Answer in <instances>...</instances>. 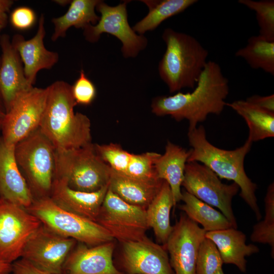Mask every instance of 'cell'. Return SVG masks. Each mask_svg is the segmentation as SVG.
<instances>
[{
    "label": "cell",
    "mask_w": 274,
    "mask_h": 274,
    "mask_svg": "<svg viewBox=\"0 0 274 274\" xmlns=\"http://www.w3.org/2000/svg\"><path fill=\"white\" fill-rule=\"evenodd\" d=\"M193 90L156 97L151 104L152 113L158 116L169 115L177 121L186 119L190 131L204 121L209 115L220 114L226 106L228 80L214 61H208Z\"/></svg>",
    "instance_id": "obj_1"
},
{
    "label": "cell",
    "mask_w": 274,
    "mask_h": 274,
    "mask_svg": "<svg viewBox=\"0 0 274 274\" xmlns=\"http://www.w3.org/2000/svg\"><path fill=\"white\" fill-rule=\"evenodd\" d=\"M46 108L39 128L55 150L77 149L91 143V122L74 111L77 104L72 86L57 81L48 86Z\"/></svg>",
    "instance_id": "obj_2"
},
{
    "label": "cell",
    "mask_w": 274,
    "mask_h": 274,
    "mask_svg": "<svg viewBox=\"0 0 274 274\" xmlns=\"http://www.w3.org/2000/svg\"><path fill=\"white\" fill-rule=\"evenodd\" d=\"M188 138L191 149L187 162H201L220 179L233 181L239 188V196L254 212L256 219L260 220L262 215L255 194L257 186L248 177L244 168L245 158L253 142L247 139L242 146L235 149H222L209 142L202 125L188 131Z\"/></svg>",
    "instance_id": "obj_3"
},
{
    "label": "cell",
    "mask_w": 274,
    "mask_h": 274,
    "mask_svg": "<svg viewBox=\"0 0 274 274\" xmlns=\"http://www.w3.org/2000/svg\"><path fill=\"white\" fill-rule=\"evenodd\" d=\"M162 38L166 50L158 65L161 79L170 93L193 89L208 62V51L194 37L170 28L164 30Z\"/></svg>",
    "instance_id": "obj_4"
},
{
    "label": "cell",
    "mask_w": 274,
    "mask_h": 274,
    "mask_svg": "<svg viewBox=\"0 0 274 274\" xmlns=\"http://www.w3.org/2000/svg\"><path fill=\"white\" fill-rule=\"evenodd\" d=\"M55 178L64 179L72 189L94 192L108 185L111 168L92 143L66 150H55Z\"/></svg>",
    "instance_id": "obj_5"
},
{
    "label": "cell",
    "mask_w": 274,
    "mask_h": 274,
    "mask_svg": "<svg viewBox=\"0 0 274 274\" xmlns=\"http://www.w3.org/2000/svg\"><path fill=\"white\" fill-rule=\"evenodd\" d=\"M18 166L35 198L50 196L55 177V149L39 128L15 145Z\"/></svg>",
    "instance_id": "obj_6"
},
{
    "label": "cell",
    "mask_w": 274,
    "mask_h": 274,
    "mask_svg": "<svg viewBox=\"0 0 274 274\" xmlns=\"http://www.w3.org/2000/svg\"><path fill=\"white\" fill-rule=\"evenodd\" d=\"M26 209L53 231L78 243L94 246L114 241L98 223L61 208L50 196L35 198Z\"/></svg>",
    "instance_id": "obj_7"
},
{
    "label": "cell",
    "mask_w": 274,
    "mask_h": 274,
    "mask_svg": "<svg viewBox=\"0 0 274 274\" xmlns=\"http://www.w3.org/2000/svg\"><path fill=\"white\" fill-rule=\"evenodd\" d=\"M182 186L185 190L202 201L218 208L237 229L232 201L239 188L234 182L223 183L211 169L196 161L186 164Z\"/></svg>",
    "instance_id": "obj_8"
},
{
    "label": "cell",
    "mask_w": 274,
    "mask_h": 274,
    "mask_svg": "<svg viewBox=\"0 0 274 274\" xmlns=\"http://www.w3.org/2000/svg\"><path fill=\"white\" fill-rule=\"evenodd\" d=\"M48 89L32 87L19 94L2 122V138L15 145L39 128L46 106Z\"/></svg>",
    "instance_id": "obj_9"
},
{
    "label": "cell",
    "mask_w": 274,
    "mask_h": 274,
    "mask_svg": "<svg viewBox=\"0 0 274 274\" xmlns=\"http://www.w3.org/2000/svg\"><path fill=\"white\" fill-rule=\"evenodd\" d=\"M146 210L128 203L108 188L96 222L120 243L139 240L149 228Z\"/></svg>",
    "instance_id": "obj_10"
},
{
    "label": "cell",
    "mask_w": 274,
    "mask_h": 274,
    "mask_svg": "<svg viewBox=\"0 0 274 274\" xmlns=\"http://www.w3.org/2000/svg\"><path fill=\"white\" fill-rule=\"evenodd\" d=\"M41 225L25 208L0 197V262L12 264L21 257L28 240Z\"/></svg>",
    "instance_id": "obj_11"
},
{
    "label": "cell",
    "mask_w": 274,
    "mask_h": 274,
    "mask_svg": "<svg viewBox=\"0 0 274 274\" xmlns=\"http://www.w3.org/2000/svg\"><path fill=\"white\" fill-rule=\"evenodd\" d=\"M128 2L125 1L117 6H111L100 1L96 9L100 17L95 25H89L83 29L86 39L95 43L102 33H107L121 42V50L124 57L138 55L146 48L147 40L143 35L137 34L128 23L126 9Z\"/></svg>",
    "instance_id": "obj_12"
},
{
    "label": "cell",
    "mask_w": 274,
    "mask_h": 274,
    "mask_svg": "<svg viewBox=\"0 0 274 274\" xmlns=\"http://www.w3.org/2000/svg\"><path fill=\"white\" fill-rule=\"evenodd\" d=\"M77 243L42 223L28 240L21 257L41 270L62 274L64 263Z\"/></svg>",
    "instance_id": "obj_13"
},
{
    "label": "cell",
    "mask_w": 274,
    "mask_h": 274,
    "mask_svg": "<svg viewBox=\"0 0 274 274\" xmlns=\"http://www.w3.org/2000/svg\"><path fill=\"white\" fill-rule=\"evenodd\" d=\"M121 244V252L117 262L114 263L123 274H174L163 245L147 236Z\"/></svg>",
    "instance_id": "obj_14"
},
{
    "label": "cell",
    "mask_w": 274,
    "mask_h": 274,
    "mask_svg": "<svg viewBox=\"0 0 274 274\" xmlns=\"http://www.w3.org/2000/svg\"><path fill=\"white\" fill-rule=\"evenodd\" d=\"M207 231L184 213L176 221L166 244L174 274H196V263L200 244Z\"/></svg>",
    "instance_id": "obj_15"
},
{
    "label": "cell",
    "mask_w": 274,
    "mask_h": 274,
    "mask_svg": "<svg viewBox=\"0 0 274 274\" xmlns=\"http://www.w3.org/2000/svg\"><path fill=\"white\" fill-rule=\"evenodd\" d=\"M114 241L94 246L79 243L63 266L62 274H123L115 266Z\"/></svg>",
    "instance_id": "obj_16"
},
{
    "label": "cell",
    "mask_w": 274,
    "mask_h": 274,
    "mask_svg": "<svg viewBox=\"0 0 274 274\" xmlns=\"http://www.w3.org/2000/svg\"><path fill=\"white\" fill-rule=\"evenodd\" d=\"M45 19L42 14L36 35L29 40H25L20 35H15L12 45L17 51L23 63L25 78L31 85L35 83L37 73L42 69H50L58 61L57 53L47 50L44 44L46 31Z\"/></svg>",
    "instance_id": "obj_17"
},
{
    "label": "cell",
    "mask_w": 274,
    "mask_h": 274,
    "mask_svg": "<svg viewBox=\"0 0 274 274\" xmlns=\"http://www.w3.org/2000/svg\"><path fill=\"white\" fill-rule=\"evenodd\" d=\"M0 197L25 209L34 200L31 191L17 163L15 145L0 137Z\"/></svg>",
    "instance_id": "obj_18"
},
{
    "label": "cell",
    "mask_w": 274,
    "mask_h": 274,
    "mask_svg": "<svg viewBox=\"0 0 274 274\" xmlns=\"http://www.w3.org/2000/svg\"><path fill=\"white\" fill-rule=\"evenodd\" d=\"M109 188V185L94 192H84L70 188L61 178H55L50 197L61 208L96 222Z\"/></svg>",
    "instance_id": "obj_19"
},
{
    "label": "cell",
    "mask_w": 274,
    "mask_h": 274,
    "mask_svg": "<svg viewBox=\"0 0 274 274\" xmlns=\"http://www.w3.org/2000/svg\"><path fill=\"white\" fill-rule=\"evenodd\" d=\"M1 44L0 94L6 112L19 94L33 86L26 80L20 57L7 36L3 37Z\"/></svg>",
    "instance_id": "obj_20"
},
{
    "label": "cell",
    "mask_w": 274,
    "mask_h": 274,
    "mask_svg": "<svg viewBox=\"0 0 274 274\" xmlns=\"http://www.w3.org/2000/svg\"><path fill=\"white\" fill-rule=\"evenodd\" d=\"M205 237L216 245L223 264L235 265L243 272L246 271L245 257L259 252L253 244H246V234L234 228L207 232Z\"/></svg>",
    "instance_id": "obj_21"
},
{
    "label": "cell",
    "mask_w": 274,
    "mask_h": 274,
    "mask_svg": "<svg viewBox=\"0 0 274 274\" xmlns=\"http://www.w3.org/2000/svg\"><path fill=\"white\" fill-rule=\"evenodd\" d=\"M190 151L167 141L165 152L157 158L154 169L158 179L166 181L173 194L174 207L182 199L181 187Z\"/></svg>",
    "instance_id": "obj_22"
},
{
    "label": "cell",
    "mask_w": 274,
    "mask_h": 274,
    "mask_svg": "<svg viewBox=\"0 0 274 274\" xmlns=\"http://www.w3.org/2000/svg\"><path fill=\"white\" fill-rule=\"evenodd\" d=\"M163 181L148 182L139 180L111 169L109 189L128 203L146 209L158 193Z\"/></svg>",
    "instance_id": "obj_23"
},
{
    "label": "cell",
    "mask_w": 274,
    "mask_h": 274,
    "mask_svg": "<svg viewBox=\"0 0 274 274\" xmlns=\"http://www.w3.org/2000/svg\"><path fill=\"white\" fill-rule=\"evenodd\" d=\"M174 207L173 194L165 181L146 210L147 223L153 229L159 244L164 245L173 229L170 224V211Z\"/></svg>",
    "instance_id": "obj_24"
},
{
    "label": "cell",
    "mask_w": 274,
    "mask_h": 274,
    "mask_svg": "<svg viewBox=\"0 0 274 274\" xmlns=\"http://www.w3.org/2000/svg\"><path fill=\"white\" fill-rule=\"evenodd\" d=\"M99 0H73L70 3L67 12L62 16L54 18L52 22L54 26L51 37L53 41L63 38L71 27L84 29L89 25H95L99 19L95 9Z\"/></svg>",
    "instance_id": "obj_25"
},
{
    "label": "cell",
    "mask_w": 274,
    "mask_h": 274,
    "mask_svg": "<svg viewBox=\"0 0 274 274\" xmlns=\"http://www.w3.org/2000/svg\"><path fill=\"white\" fill-rule=\"evenodd\" d=\"M244 119L248 126V139L252 142L274 136V113L261 109L246 100L227 103Z\"/></svg>",
    "instance_id": "obj_26"
},
{
    "label": "cell",
    "mask_w": 274,
    "mask_h": 274,
    "mask_svg": "<svg viewBox=\"0 0 274 274\" xmlns=\"http://www.w3.org/2000/svg\"><path fill=\"white\" fill-rule=\"evenodd\" d=\"M182 194L181 200L184 203L179 206L180 209L191 220L200 224L207 232L232 227L230 222L221 212L185 190L182 191Z\"/></svg>",
    "instance_id": "obj_27"
},
{
    "label": "cell",
    "mask_w": 274,
    "mask_h": 274,
    "mask_svg": "<svg viewBox=\"0 0 274 274\" xmlns=\"http://www.w3.org/2000/svg\"><path fill=\"white\" fill-rule=\"evenodd\" d=\"M149 9L147 15L132 27L139 35L157 28L165 20L177 15L198 2L197 0H142Z\"/></svg>",
    "instance_id": "obj_28"
},
{
    "label": "cell",
    "mask_w": 274,
    "mask_h": 274,
    "mask_svg": "<svg viewBox=\"0 0 274 274\" xmlns=\"http://www.w3.org/2000/svg\"><path fill=\"white\" fill-rule=\"evenodd\" d=\"M235 55L244 59L251 68L261 69L274 75V42L268 41L259 35L253 36Z\"/></svg>",
    "instance_id": "obj_29"
},
{
    "label": "cell",
    "mask_w": 274,
    "mask_h": 274,
    "mask_svg": "<svg viewBox=\"0 0 274 274\" xmlns=\"http://www.w3.org/2000/svg\"><path fill=\"white\" fill-rule=\"evenodd\" d=\"M264 219L254 225L250 235L253 242L268 244L271 256L274 257V183L270 184L264 197Z\"/></svg>",
    "instance_id": "obj_30"
},
{
    "label": "cell",
    "mask_w": 274,
    "mask_h": 274,
    "mask_svg": "<svg viewBox=\"0 0 274 274\" xmlns=\"http://www.w3.org/2000/svg\"><path fill=\"white\" fill-rule=\"evenodd\" d=\"M238 2L255 13L259 35L274 42V1L239 0Z\"/></svg>",
    "instance_id": "obj_31"
},
{
    "label": "cell",
    "mask_w": 274,
    "mask_h": 274,
    "mask_svg": "<svg viewBox=\"0 0 274 274\" xmlns=\"http://www.w3.org/2000/svg\"><path fill=\"white\" fill-rule=\"evenodd\" d=\"M160 154L146 152L141 154H132L125 173L129 178L148 182L162 181L156 176L154 163Z\"/></svg>",
    "instance_id": "obj_32"
},
{
    "label": "cell",
    "mask_w": 274,
    "mask_h": 274,
    "mask_svg": "<svg viewBox=\"0 0 274 274\" xmlns=\"http://www.w3.org/2000/svg\"><path fill=\"white\" fill-rule=\"evenodd\" d=\"M223 264L221 257L215 244L205 237L200 244L198 250L196 274H215L222 269Z\"/></svg>",
    "instance_id": "obj_33"
},
{
    "label": "cell",
    "mask_w": 274,
    "mask_h": 274,
    "mask_svg": "<svg viewBox=\"0 0 274 274\" xmlns=\"http://www.w3.org/2000/svg\"><path fill=\"white\" fill-rule=\"evenodd\" d=\"M99 156L114 172L124 175L130 161L132 153L125 150L119 144H94Z\"/></svg>",
    "instance_id": "obj_34"
},
{
    "label": "cell",
    "mask_w": 274,
    "mask_h": 274,
    "mask_svg": "<svg viewBox=\"0 0 274 274\" xmlns=\"http://www.w3.org/2000/svg\"><path fill=\"white\" fill-rule=\"evenodd\" d=\"M73 97L77 104L89 105L95 98L96 88L93 83L81 70L79 78L72 86Z\"/></svg>",
    "instance_id": "obj_35"
},
{
    "label": "cell",
    "mask_w": 274,
    "mask_h": 274,
    "mask_svg": "<svg viewBox=\"0 0 274 274\" xmlns=\"http://www.w3.org/2000/svg\"><path fill=\"white\" fill-rule=\"evenodd\" d=\"M36 20L35 12L27 7H19L15 9L11 15L12 25L20 30L27 29L32 27Z\"/></svg>",
    "instance_id": "obj_36"
},
{
    "label": "cell",
    "mask_w": 274,
    "mask_h": 274,
    "mask_svg": "<svg viewBox=\"0 0 274 274\" xmlns=\"http://www.w3.org/2000/svg\"><path fill=\"white\" fill-rule=\"evenodd\" d=\"M13 274H57L41 270L21 258L12 263Z\"/></svg>",
    "instance_id": "obj_37"
},
{
    "label": "cell",
    "mask_w": 274,
    "mask_h": 274,
    "mask_svg": "<svg viewBox=\"0 0 274 274\" xmlns=\"http://www.w3.org/2000/svg\"><path fill=\"white\" fill-rule=\"evenodd\" d=\"M246 100L266 111L274 113V95L260 96L253 95Z\"/></svg>",
    "instance_id": "obj_38"
},
{
    "label": "cell",
    "mask_w": 274,
    "mask_h": 274,
    "mask_svg": "<svg viewBox=\"0 0 274 274\" xmlns=\"http://www.w3.org/2000/svg\"><path fill=\"white\" fill-rule=\"evenodd\" d=\"M13 1L0 0V30L4 28L7 22V13L9 10Z\"/></svg>",
    "instance_id": "obj_39"
},
{
    "label": "cell",
    "mask_w": 274,
    "mask_h": 274,
    "mask_svg": "<svg viewBox=\"0 0 274 274\" xmlns=\"http://www.w3.org/2000/svg\"><path fill=\"white\" fill-rule=\"evenodd\" d=\"M12 270V264L0 262V274H9Z\"/></svg>",
    "instance_id": "obj_40"
},
{
    "label": "cell",
    "mask_w": 274,
    "mask_h": 274,
    "mask_svg": "<svg viewBox=\"0 0 274 274\" xmlns=\"http://www.w3.org/2000/svg\"><path fill=\"white\" fill-rule=\"evenodd\" d=\"M6 114V110L4 106V104L0 94V127L2 122Z\"/></svg>",
    "instance_id": "obj_41"
},
{
    "label": "cell",
    "mask_w": 274,
    "mask_h": 274,
    "mask_svg": "<svg viewBox=\"0 0 274 274\" xmlns=\"http://www.w3.org/2000/svg\"><path fill=\"white\" fill-rule=\"evenodd\" d=\"M215 274H224V272H223V270L222 269L219 270L218 271H217L216 273Z\"/></svg>",
    "instance_id": "obj_42"
},
{
    "label": "cell",
    "mask_w": 274,
    "mask_h": 274,
    "mask_svg": "<svg viewBox=\"0 0 274 274\" xmlns=\"http://www.w3.org/2000/svg\"><path fill=\"white\" fill-rule=\"evenodd\" d=\"M10 274V273H9Z\"/></svg>",
    "instance_id": "obj_43"
}]
</instances>
